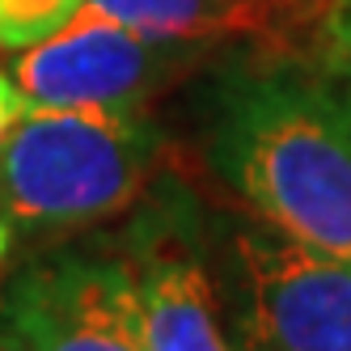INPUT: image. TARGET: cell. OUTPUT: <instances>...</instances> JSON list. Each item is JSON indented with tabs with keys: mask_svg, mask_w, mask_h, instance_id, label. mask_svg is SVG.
<instances>
[{
	"mask_svg": "<svg viewBox=\"0 0 351 351\" xmlns=\"http://www.w3.org/2000/svg\"><path fill=\"white\" fill-rule=\"evenodd\" d=\"M208 161L271 229L351 258V102L296 56L237 60L208 93Z\"/></svg>",
	"mask_w": 351,
	"mask_h": 351,
	"instance_id": "1",
	"label": "cell"
},
{
	"mask_svg": "<svg viewBox=\"0 0 351 351\" xmlns=\"http://www.w3.org/2000/svg\"><path fill=\"white\" fill-rule=\"evenodd\" d=\"M161 153L144 106H30L0 144V208L34 233L110 220L144 195Z\"/></svg>",
	"mask_w": 351,
	"mask_h": 351,
	"instance_id": "2",
	"label": "cell"
},
{
	"mask_svg": "<svg viewBox=\"0 0 351 351\" xmlns=\"http://www.w3.org/2000/svg\"><path fill=\"white\" fill-rule=\"evenodd\" d=\"M208 51L212 43L132 30L85 0L56 34L13 56L9 81L26 106L140 110L157 89L195 72Z\"/></svg>",
	"mask_w": 351,
	"mask_h": 351,
	"instance_id": "3",
	"label": "cell"
},
{
	"mask_svg": "<svg viewBox=\"0 0 351 351\" xmlns=\"http://www.w3.org/2000/svg\"><path fill=\"white\" fill-rule=\"evenodd\" d=\"M229 271L250 351H351V258L280 229H241L229 241Z\"/></svg>",
	"mask_w": 351,
	"mask_h": 351,
	"instance_id": "4",
	"label": "cell"
},
{
	"mask_svg": "<svg viewBox=\"0 0 351 351\" xmlns=\"http://www.w3.org/2000/svg\"><path fill=\"white\" fill-rule=\"evenodd\" d=\"M0 351H148L128 254H60L0 292Z\"/></svg>",
	"mask_w": 351,
	"mask_h": 351,
	"instance_id": "5",
	"label": "cell"
},
{
	"mask_svg": "<svg viewBox=\"0 0 351 351\" xmlns=\"http://www.w3.org/2000/svg\"><path fill=\"white\" fill-rule=\"evenodd\" d=\"M123 26L191 38V43H250L263 56H296L322 47L335 0H89Z\"/></svg>",
	"mask_w": 351,
	"mask_h": 351,
	"instance_id": "6",
	"label": "cell"
},
{
	"mask_svg": "<svg viewBox=\"0 0 351 351\" xmlns=\"http://www.w3.org/2000/svg\"><path fill=\"white\" fill-rule=\"evenodd\" d=\"M128 263L140 292V326L148 351H233L216 313L212 280L178 220H169L165 212L148 220Z\"/></svg>",
	"mask_w": 351,
	"mask_h": 351,
	"instance_id": "7",
	"label": "cell"
},
{
	"mask_svg": "<svg viewBox=\"0 0 351 351\" xmlns=\"http://www.w3.org/2000/svg\"><path fill=\"white\" fill-rule=\"evenodd\" d=\"M85 0H0V51H26L56 34Z\"/></svg>",
	"mask_w": 351,
	"mask_h": 351,
	"instance_id": "8",
	"label": "cell"
},
{
	"mask_svg": "<svg viewBox=\"0 0 351 351\" xmlns=\"http://www.w3.org/2000/svg\"><path fill=\"white\" fill-rule=\"evenodd\" d=\"M317 56L335 77H351V0H335L330 17H326V30H322Z\"/></svg>",
	"mask_w": 351,
	"mask_h": 351,
	"instance_id": "9",
	"label": "cell"
},
{
	"mask_svg": "<svg viewBox=\"0 0 351 351\" xmlns=\"http://www.w3.org/2000/svg\"><path fill=\"white\" fill-rule=\"evenodd\" d=\"M26 97L17 93V85L9 81V72H0V144H5V136L13 132V123L26 114Z\"/></svg>",
	"mask_w": 351,
	"mask_h": 351,
	"instance_id": "10",
	"label": "cell"
},
{
	"mask_svg": "<svg viewBox=\"0 0 351 351\" xmlns=\"http://www.w3.org/2000/svg\"><path fill=\"white\" fill-rule=\"evenodd\" d=\"M9 245H13V224H9V220H0V258L9 254Z\"/></svg>",
	"mask_w": 351,
	"mask_h": 351,
	"instance_id": "11",
	"label": "cell"
},
{
	"mask_svg": "<svg viewBox=\"0 0 351 351\" xmlns=\"http://www.w3.org/2000/svg\"><path fill=\"white\" fill-rule=\"evenodd\" d=\"M326 72H330V68H326ZM339 85H343V93H347V102H351V77H335Z\"/></svg>",
	"mask_w": 351,
	"mask_h": 351,
	"instance_id": "12",
	"label": "cell"
}]
</instances>
